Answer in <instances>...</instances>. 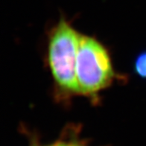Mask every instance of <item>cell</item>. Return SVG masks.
Masks as SVG:
<instances>
[{"label":"cell","instance_id":"obj_2","mask_svg":"<svg viewBox=\"0 0 146 146\" xmlns=\"http://www.w3.org/2000/svg\"><path fill=\"white\" fill-rule=\"evenodd\" d=\"M115 75L105 46L93 36L81 35L76 65L79 95L95 98L113 82Z\"/></svg>","mask_w":146,"mask_h":146},{"label":"cell","instance_id":"obj_5","mask_svg":"<svg viewBox=\"0 0 146 146\" xmlns=\"http://www.w3.org/2000/svg\"><path fill=\"white\" fill-rule=\"evenodd\" d=\"M75 146H84V145H81V144H78V143H77Z\"/></svg>","mask_w":146,"mask_h":146},{"label":"cell","instance_id":"obj_1","mask_svg":"<svg viewBox=\"0 0 146 146\" xmlns=\"http://www.w3.org/2000/svg\"><path fill=\"white\" fill-rule=\"evenodd\" d=\"M80 36L67 20L61 19L48 36V67L56 89L65 97L79 95L76 65Z\"/></svg>","mask_w":146,"mask_h":146},{"label":"cell","instance_id":"obj_4","mask_svg":"<svg viewBox=\"0 0 146 146\" xmlns=\"http://www.w3.org/2000/svg\"><path fill=\"white\" fill-rule=\"evenodd\" d=\"M77 143L73 142H66V141H59L51 146H75Z\"/></svg>","mask_w":146,"mask_h":146},{"label":"cell","instance_id":"obj_3","mask_svg":"<svg viewBox=\"0 0 146 146\" xmlns=\"http://www.w3.org/2000/svg\"><path fill=\"white\" fill-rule=\"evenodd\" d=\"M133 69L138 76L146 79V51L137 56L133 64Z\"/></svg>","mask_w":146,"mask_h":146}]
</instances>
